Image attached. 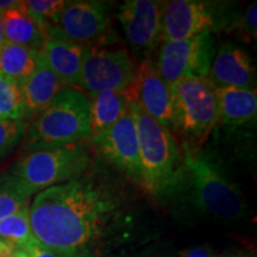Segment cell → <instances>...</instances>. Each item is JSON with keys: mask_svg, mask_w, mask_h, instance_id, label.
<instances>
[{"mask_svg": "<svg viewBox=\"0 0 257 257\" xmlns=\"http://www.w3.org/2000/svg\"><path fill=\"white\" fill-rule=\"evenodd\" d=\"M118 207L119 198L110 186L98 176L83 174L35 197L29 208L32 236L66 257H95Z\"/></svg>", "mask_w": 257, "mask_h": 257, "instance_id": "1", "label": "cell"}, {"mask_svg": "<svg viewBox=\"0 0 257 257\" xmlns=\"http://www.w3.org/2000/svg\"><path fill=\"white\" fill-rule=\"evenodd\" d=\"M181 152L184 173L178 199L186 200L201 216L242 220L246 213L245 200L239 188L225 174L223 167L212 157L195 153L187 142Z\"/></svg>", "mask_w": 257, "mask_h": 257, "instance_id": "2", "label": "cell"}, {"mask_svg": "<svg viewBox=\"0 0 257 257\" xmlns=\"http://www.w3.org/2000/svg\"><path fill=\"white\" fill-rule=\"evenodd\" d=\"M140 146L142 186L157 201L178 198L182 184L184 157L173 133L135 102H130Z\"/></svg>", "mask_w": 257, "mask_h": 257, "instance_id": "3", "label": "cell"}, {"mask_svg": "<svg viewBox=\"0 0 257 257\" xmlns=\"http://www.w3.org/2000/svg\"><path fill=\"white\" fill-rule=\"evenodd\" d=\"M89 98L72 87H64L28 128L25 148L67 146L91 137Z\"/></svg>", "mask_w": 257, "mask_h": 257, "instance_id": "4", "label": "cell"}, {"mask_svg": "<svg viewBox=\"0 0 257 257\" xmlns=\"http://www.w3.org/2000/svg\"><path fill=\"white\" fill-rule=\"evenodd\" d=\"M92 157L82 143L38 148L19 160L11 175L29 195L72 181L88 172Z\"/></svg>", "mask_w": 257, "mask_h": 257, "instance_id": "5", "label": "cell"}, {"mask_svg": "<svg viewBox=\"0 0 257 257\" xmlns=\"http://www.w3.org/2000/svg\"><path fill=\"white\" fill-rule=\"evenodd\" d=\"M174 131L201 142L218 123L217 88L207 78H189L170 83Z\"/></svg>", "mask_w": 257, "mask_h": 257, "instance_id": "6", "label": "cell"}, {"mask_svg": "<svg viewBox=\"0 0 257 257\" xmlns=\"http://www.w3.org/2000/svg\"><path fill=\"white\" fill-rule=\"evenodd\" d=\"M233 4L207 0H173L166 3L161 41L176 42L226 30L234 17Z\"/></svg>", "mask_w": 257, "mask_h": 257, "instance_id": "7", "label": "cell"}, {"mask_svg": "<svg viewBox=\"0 0 257 257\" xmlns=\"http://www.w3.org/2000/svg\"><path fill=\"white\" fill-rule=\"evenodd\" d=\"M216 51V37L212 34L163 42L155 67L169 85L182 79L206 78Z\"/></svg>", "mask_w": 257, "mask_h": 257, "instance_id": "8", "label": "cell"}, {"mask_svg": "<svg viewBox=\"0 0 257 257\" xmlns=\"http://www.w3.org/2000/svg\"><path fill=\"white\" fill-rule=\"evenodd\" d=\"M135 66L124 49L87 47L80 87L89 96L101 92H126L135 78Z\"/></svg>", "mask_w": 257, "mask_h": 257, "instance_id": "9", "label": "cell"}, {"mask_svg": "<svg viewBox=\"0 0 257 257\" xmlns=\"http://www.w3.org/2000/svg\"><path fill=\"white\" fill-rule=\"evenodd\" d=\"M111 3L100 0L67 2L47 36L86 47L100 40L110 24Z\"/></svg>", "mask_w": 257, "mask_h": 257, "instance_id": "10", "label": "cell"}, {"mask_svg": "<svg viewBox=\"0 0 257 257\" xmlns=\"http://www.w3.org/2000/svg\"><path fill=\"white\" fill-rule=\"evenodd\" d=\"M92 142L106 161L120 169L134 182L142 186L137 128L130 107L117 123L93 137Z\"/></svg>", "mask_w": 257, "mask_h": 257, "instance_id": "11", "label": "cell"}, {"mask_svg": "<svg viewBox=\"0 0 257 257\" xmlns=\"http://www.w3.org/2000/svg\"><path fill=\"white\" fill-rule=\"evenodd\" d=\"M125 93L130 102L137 104L170 133L174 131V110L169 83L160 75L152 60L143 59L135 72L133 83Z\"/></svg>", "mask_w": 257, "mask_h": 257, "instance_id": "12", "label": "cell"}, {"mask_svg": "<svg viewBox=\"0 0 257 257\" xmlns=\"http://www.w3.org/2000/svg\"><path fill=\"white\" fill-rule=\"evenodd\" d=\"M166 2L127 0L120 5L118 18L135 53L146 56L161 41ZM146 59V57H144Z\"/></svg>", "mask_w": 257, "mask_h": 257, "instance_id": "13", "label": "cell"}, {"mask_svg": "<svg viewBox=\"0 0 257 257\" xmlns=\"http://www.w3.org/2000/svg\"><path fill=\"white\" fill-rule=\"evenodd\" d=\"M207 78L216 87L255 89L256 85L250 56L232 42H223L218 47Z\"/></svg>", "mask_w": 257, "mask_h": 257, "instance_id": "14", "label": "cell"}, {"mask_svg": "<svg viewBox=\"0 0 257 257\" xmlns=\"http://www.w3.org/2000/svg\"><path fill=\"white\" fill-rule=\"evenodd\" d=\"M86 48L87 47L48 36L40 53L50 69L59 76L67 87H80V76Z\"/></svg>", "mask_w": 257, "mask_h": 257, "instance_id": "15", "label": "cell"}, {"mask_svg": "<svg viewBox=\"0 0 257 257\" xmlns=\"http://www.w3.org/2000/svg\"><path fill=\"white\" fill-rule=\"evenodd\" d=\"M67 87L38 54L36 69L22 83L27 117L40 114L49 106L54 98Z\"/></svg>", "mask_w": 257, "mask_h": 257, "instance_id": "16", "label": "cell"}, {"mask_svg": "<svg viewBox=\"0 0 257 257\" xmlns=\"http://www.w3.org/2000/svg\"><path fill=\"white\" fill-rule=\"evenodd\" d=\"M218 121L229 126H239L255 120L257 93L251 88L216 87Z\"/></svg>", "mask_w": 257, "mask_h": 257, "instance_id": "17", "label": "cell"}, {"mask_svg": "<svg viewBox=\"0 0 257 257\" xmlns=\"http://www.w3.org/2000/svg\"><path fill=\"white\" fill-rule=\"evenodd\" d=\"M5 41L32 49L41 50L47 40V30L24 10L23 2L18 8L3 14Z\"/></svg>", "mask_w": 257, "mask_h": 257, "instance_id": "18", "label": "cell"}, {"mask_svg": "<svg viewBox=\"0 0 257 257\" xmlns=\"http://www.w3.org/2000/svg\"><path fill=\"white\" fill-rule=\"evenodd\" d=\"M91 138L98 136L128 111L130 100L125 92H101L89 98Z\"/></svg>", "mask_w": 257, "mask_h": 257, "instance_id": "19", "label": "cell"}, {"mask_svg": "<svg viewBox=\"0 0 257 257\" xmlns=\"http://www.w3.org/2000/svg\"><path fill=\"white\" fill-rule=\"evenodd\" d=\"M40 50L6 43L0 49V75L23 83L36 69Z\"/></svg>", "mask_w": 257, "mask_h": 257, "instance_id": "20", "label": "cell"}, {"mask_svg": "<svg viewBox=\"0 0 257 257\" xmlns=\"http://www.w3.org/2000/svg\"><path fill=\"white\" fill-rule=\"evenodd\" d=\"M27 117L22 85L0 75V119L24 120Z\"/></svg>", "mask_w": 257, "mask_h": 257, "instance_id": "21", "label": "cell"}, {"mask_svg": "<svg viewBox=\"0 0 257 257\" xmlns=\"http://www.w3.org/2000/svg\"><path fill=\"white\" fill-rule=\"evenodd\" d=\"M29 199L30 195L11 175H3L0 178V220L29 207Z\"/></svg>", "mask_w": 257, "mask_h": 257, "instance_id": "22", "label": "cell"}, {"mask_svg": "<svg viewBox=\"0 0 257 257\" xmlns=\"http://www.w3.org/2000/svg\"><path fill=\"white\" fill-rule=\"evenodd\" d=\"M29 208L19 211L14 216L0 220V238L12 242L18 248L34 238L29 218Z\"/></svg>", "mask_w": 257, "mask_h": 257, "instance_id": "23", "label": "cell"}, {"mask_svg": "<svg viewBox=\"0 0 257 257\" xmlns=\"http://www.w3.org/2000/svg\"><path fill=\"white\" fill-rule=\"evenodd\" d=\"M66 3L64 0H28L23 2V6L37 23L48 30L55 23Z\"/></svg>", "mask_w": 257, "mask_h": 257, "instance_id": "24", "label": "cell"}, {"mask_svg": "<svg viewBox=\"0 0 257 257\" xmlns=\"http://www.w3.org/2000/svg\"><path fill=\"white\" fill-rule=\"evenodd\" d=\"M257 6L256 4H250L242 15H234L226 31L233 32L234 36L239 40L251 43L256 40V27H257Z\"/></svg>", "mask_w": 257, "mask_h": 257, "instance_id": "25", "label": "cell"}, {"mask_svg": "<svg viewBox=\"0 0 257 257\" xmlns=\"http://www.w3.org/2000/svg\"><path fill=\"white\" fill-rule=\"evenodd\" d=\"M28 123L25 120L0 119V159L8 155L21 142Z\"/></svg>", "mask_w": 257, "mask_h": 257, "instance_id": "26", "label": "cell"}, {"mask_svg": "<svg viewBox=\"0 0 257 257\" xmlns=\"http://www.w3.org/2000/svg\"><path fill=\"white\" fill-rule=\"evenodd\" d=\"M19 249H22L24 252H27V255L29 257H66L61 255L59 252H55L53 251V250L46 248V246L42 245V244L40 242H37L35 238H32L30 242L24 244V245Z\"/></svg>", "mask_w": 257, "mask_h": 257, "instance_id": "27", "label": "cell"}, {"mask_svg": "<svg viewBox=\"0 0 257 257\" xmlns=\"http://www.w3.org/2000/svg\"><path fill=\"white\" fill-rule=\"evenodd\" d=\"M182 257H216L210 246H195V248L188 249Z\"/></svg>", "mask_w": 257, "mask_h": 257, "instance_id": "28", "label": "cell"}, {"mask_svg": "<svg viewBox=\"0 0 257 257\" xmlns=\"http://www.w3.org/2000/svg\"><path fill=\"white\" fill-rule=\"evenodd\" d=\"M17 249L18 246L16 244L0 238V257H10Z\"/></svg>", "mask_w": 257, "mask_h": 257, "instance_id": "29", "label": "cell"}, {"mask_svg": "<svg viewBox=\"0 0 257 257\" xmlns=\"http://www.w3.org/2000/svg\"><path fill=\"white\" fill-rule=\"evenodd\" d=\"M21 4L22 2H18V0H0V15L5 14V12L12 9L18 8Z\"/></svg>", "mask_w": 257, "mask_h": 257, "instance_id": "30", "label": "cell"}, {"mask_svg": "<svg viewBox=\"0 0 257 257\" xmlns=\"http://www.w3.org/2000/svg\"><path fill=\"white\" fill-rule=\"evenodd\" d=\"M136 257H173V256L169 255V253H166V252L149 251V250H147V251L140 253V255H137Z\"/></svg>", "mask_w": 257, "mask_h": 257, "instance_id": "31", "label": "cell"}, {"mask_svg": "<svg viewBox=\"0 0 257 257\" xmlns=\"http://www.w3.org/2000/svg\"><path fill=\"white\" fill-rule=\"evenodd\" d=\"M6 43L4 34V22H3V15H0V49Z\"/></svg>", "mask_w": 257, "mask_h": 257, "instance_id": "32", "label": "cell"}, {"mask_svg": "<svg viewBox=\"0 0 257 257\" xmlns=\"http://www.w3.org/2000/svg\"><path fill=\"white\" fill-rule=\"evenodd\" d=\"M10 257H29V256L27 255V252H24L23 250L18 248V249L16 250V251H15L14 253H12V255L10 256Z\"/></svg>", "mask_w": 257, "mask_h": 257, "instance_id": "33", "label": "cell"}, {"mask_svg": "<svg viewBox=\"0 0 257 257\" xmlns=\"http://www.w3.org/2000/svg\"><path fill=\"white\" fill-rule=\"evenodd\" d=\"M229 257H252L251 255H246V253H232Z\"/></svg>", "mask_w": 257, "mask_h": 257, "instance_id": "34", "label": "cell"}, {"mask_svg": "<svg viewBox=\"0 0 257 257\" xmlns=\"http://www.w3.org/2000/svg\"><path fill=\"white\" fill-rule=\"evenodd\" d=\"M105 257H112V256H105Z\"/></svg>", "mask_w": 257, "mask_h": 257, "instance_id": "35", "label": "cell"}]
</instances>
